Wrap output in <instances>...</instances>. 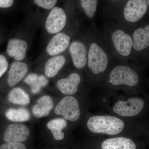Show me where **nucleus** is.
Wrapping results in <instances>:
<instances>
[{
	"label": "nucleus",
	"mask_w": 149,
	"mask_h": 149,
	"mask_svg": "<svg viewBox=\"0 0 149 149\" xmlns=\"http://www.w3.org/2000/svg\"><path fill=\"white\" fill-rule=\"evenodd\" d=\"M29 47L28 42L26 40L19 38L10 39L8 43L7 53L15 61L24 60L27 56Z\"/></svg>",
	"instance_id": "14"
},
{
	"label": "nucleus",
	"mask_w": 149,
	"mask_h": 149,
	"mask_svg": "<svg viewBox=\"0 0 149 149\" xmlns=\"http://www.w3.org/2000/svg\"><path fill=\"white\" fill-rule=\"evenodd\" d=\"M83 77L79 72H72L65 77L58 80L56 86L59 91L66 96H72L77 92Z\"/></svg>",
	"instance_id": "11"
},
{
	"label": "nucleus",
	"mask_w": 149,
	"mask_h": 149,
	"mask_svg": "<svg viewBox=\"0 0 149 149\" xmlns=\"http://www.w3.org/2000/svg\"><path fill=\"white\" fill-rule=\"evenodd\" d=\"M88 51L86 69L89 84L93 85L103 83L108 72L115 63L104 43L101 33L95 22L86 31Z\"/></svg>",
	"instance_id": "1"
},
{
	"label": "nucleus",
	"mask_w": 149,
	"mask_h": 149,
	"mask_svg": "<svg viewBox=\"0 0 149 149\" xmlns=\"http://www.w3.org/2000/svg\"><path fill=\"white\" fill-rule=\"evenodd\" d=\"M8 99L12 103L22 106H26L30 103V97L22 88L17 87L9 93Z\"/></svg>",
	"instance_id": "20"
},
{
	"label": "nucleus",
	"mask_w": 149,
	"mask_h": 149,
	"mask_svg": "<svg viewBox=\"0 0 149 149\" xmlns=\"http://www.w3.org/2000/svg\"><path fill=\"white\" fill-rule=\"evenodd\" d=\"M139 82V76L128 63H115L108 72L103 83L112 88L135 87Z\"/></svg>",
	"instance_id": "3"
},
{
	"label": "nucleus",
	"mask_w": 149,
	"mask_h": 149,
	"mask_svg": "<svg viewBox=\"0 0 149 149\" xmlns=\"http://www.w3.org/2000/svg\"><path fill=\"white\" fill-rule=\"evenodd\" d=\"M55 113L61 116L67 120L75 122L80 118L81 111L79 102L72 96H66L60 101L55 108Z\"/></svg>",
	"instance_id": "10"
},
{
	"label": "nucleus",
	"mask_w": 149,
	"mask_h": 149,
	"mask_svg": "<svg viewBox=\"0 0 149 149\" xmlns=\"http://www.w3.org/2000/svg\"><path fill=\"white\" fill-rule=\"evenodd\" d=\"M39 74L35 73H31L24 78L23 82L29 86L34 84L38 80Z\"/></svg>",
	"instance_id": "27"
},
{
	"label": "nucleus",
	"mask_w": 149,
	"mask_h": 149,
	"mask_svg": "<svg viewBox=\"0 0 149 149\" xmlns=\"http://www.w3.org/2000/svg\"><path fill=\"white\" fill-rule=\"evenodd\" d=\"M87 126L93 133L115 136L124 130L125 124L122 119L116 116L95 115L88 119Z\"/></svg>",
	"instance_id": "5"
},
{
	"label": "nucleus",
	"mask_w": 149,
	"mask_h": 149,
	"mask_svg": "<svg viewBox=\"0 0 149 149\" xmlns=\"http://www.w3.org/2000/svg\"><path fill=\"white\" fill-rule=\"evenodd\" d=\"M74 22H70L63 9L55 7L48 15L45 22L47 32L54 35L68 28Z\"/></svg>",
	"instance_id": "9"
},
{
	"label": "nucleus",
	"mask_w": 149,
	"mask_h": 149,
	"mask_svg": "<svg viewBox=\"0 0 149 149\" xmlns=\"http://www.w3.org/2000/svg\"><path fill=\"white\" fill-rule=\"evenodd\" d=\"M145 102L139 97H131L127 100H120L115 102L113 112L119 116L130 117L139 115L143 109Z\"/></svg>",
	"instance_id": "8"
},
{
	"label": "nucleus",
	"mask_w": 149,
	"mask_h": 149,
	"mask_svg": "<svg viewBox=\"0 0 149 149\" xmlns=\"http://www.w3.org/2000/svg\"><path fill=\"white\" fill-rule=\"evenodd\" d=\"M109 1L113 4L118 3H120V2H122L124 0H108Z\"/></svg>",
	"instance_id": "29"
},
{
	"label": "nucleus",
	"mask_w": 149,
	"mask_h": 149,
	"mask_svg": "<svg viewBox=\"0 0 149 149\" xmlns=\"http://www.w3.org/2000/svg\"><path fill=\"white\" fill-rule=\"evenodd\" d=\"M5 115L9 120L14 122H26L31 117L29 111L23 107L9 109L6 111Z\"/></svg>",
	"instance_id": "21"
},
{
	"label": "nucleus",
	"mask_w": 149,
	"mask_h": 149,
	"mask_svg": "<svg viewBox=\"0 0 149 149\" xmlns=\"http://www.w3.org/2000/svg\"><path fill=\"white\" fill-rule=\"evenodd\" d=\"M8 67V62L6 58L0 54V78L5 73Z\"/></svg>",
	"instance_id": "26"
},
{
	"label": "nucleus",
	"mask_w": 149,
	"mask_h": 149,
	"mask_svg": "<svg viewBox=\"0 0 149 149\" xmlns=\"http://www.w3.org/2000/svg\"><path fill=\"white\" fill-rule=\"evenodd\" d=\"M49 80L47 77L42 74L39 75L37 82L30 86L31 93L33 94H38L40 93L42 88L47 86Z\"/></svg>",
	"instance_id": "23"
},
{
	"label": "nucleus",
	"mask_w": 149,
	"mask_h": 149,
	"mask_svg": "<svg viewBox=\"0 0 149 149\" xmlns=\"http://www.w3.org/2000/svg\"><path fill=\"white\" fill-rule=\"evenodd\" d=\"M148 8L146 0H124L120 11L113 16V22L131 32L133 24L143 17Z\"/></svg>",
	"instance_id": "4"
},
{
	"label": "nucleus",
	"mask_w": 149,
	"mask_h": 149,
	"mask_svg": "<svg viewBox=\"0 0 149 149\" xmlns=\"http://www.w3.org/2000/svg\"><path fill=\"white\" fill-rule=\"evenodd\" d=\"M66 54L50 57L46 61L45 66V74L48 78L56 76L66 64L67 61Z\"/></svg>",
	"instance_id": "16"
},
{
	"label": "nucleus",
	"mask_w": 149,
	"mask_h": 149,
	"mask_svg": "<svg viewBox=\"0 0 149 149\" xmlns=\"http://www.w3.org/2000/svg\"><path fill=\"white\" fill-rule=\"evenodd\" d=\"M67 51L72 64L76 69L83 70L86 68L88 51L86 32L78 33L70 43Z\"/></svg>",
	"instance_id": "7"
},
{
	"label": "nucleus",
	"mask_w": 149,
	"mask_h": 149,
	"mask_svg": "<svg viewBox=\"0 0 149 149\" xmlns=\"http://www.w3.org/2000/svg\"><path fill=\"white\" fill-rule=\"evenodd\" d=\"M0 149H27L24 144L17 142L6 143L1 145Z\"/></svg>",
	"instance_id": "25"
},
{
	"label": "nucleus",
	"mask_w": 149,
	"mask_h": 149,
	"mask_svg": "<svg viewBox=\"0 0 149 149\" xmlns=\"http://www.w3.org/2000/svg\"><path fill=\"white\" fill-rule=\"evenodd\" d=\"M81 8L88 20L92 22L95 20L97 10L98 0H79Z\"/></svg>",
	"instance_id": "22"
},
{
	"label": "nucleus",
	"mask_w": 149,
	"mask_h": 149,
	"mask_svg": "<svg viewBox=\"0 0 149 149\" xmlns=\"http://www.w3.org/2000/svg\"><path fill=\"white\" fill-rule=\"evenodd\" d=\"M67 125V120L61 118L51 120L47 124V128L50 130L54 139L58 141L64 139L65 134L63 130L66 128Z\"/></svg>",
	"instance_id": "19"
},
{
	"label": "nucleus",
	"mask_w": 149,
	"mask_h": 149,
	"mask_svg": "<svg viewBox=\"0 0 149 149\" xmlns=\"http://www.w3.org/2000/svg\"><path fill=\"white\" fill-rule=\"evenodd\" d=\"M58 0H34V2L38 6L45 9H52L55 7Z\"/></svg>",
	"instance_id": "24"
},
{
	"label": "nucleus",
	"mask_w": 149,
	"mask_h": 149,
	"mask_svg": "<svg viewBox=\"0 0 149 149\" xmlns=\"http://www.w3.org/2000/svg\"><path fill=\"white\" fill-rule=\"evenodd\" d=\"M30 131L27 125L22 123H12L6 128L3 135L6 143H22L27 140Z\"/></svg>",
	"instance_id": "12"
},
{
	"label": "nucleus",
	"mask_w": 149,
	"mask_h": 149,
	"mask_svg": "<svg viewBox=\"0 0 149 149\" xmlns=\"http://www.w3.org/2000/svg\"><path fill=\"white\" fill-rule=\"evenodd\" d=\"M14 0H0V8H8L13 5Z\"/></svg>",
	"instance_id": "28"
},
{
	"label": "nucleus",
	"mask_w": 149,
	"mask_h": 149,
	"mask_svg": "<svg viewBox=\"0 0 149 149\" xmlns=\"http://www.w3.org/2000/svg\"><path fill=\"white\" fill-rule=\"evenodd\" d=\"M80 22H75L65 30L54 35L46 47V54L52 57L65 52L72 40L80 32Z\"/></svg>",
	"instance_id": "6"
},
{
	"label": "nucleus",
	"mask_w": 149,
	"mask_h": 149,
	"mask_svg": "<svg viewBox=\"0 0 149 149\" xmlns=\"http://www.w3.org/2000/svg\"><path fill=\"white\" fill-rule=\"evenodd\" d=\"M29 66L25 63L15 61L11 64L7 78L8 86L13 87L19 83L26 76Z\"/></svg>",
	"instance_id": "15"
},
{
	"label": "nucleus",
	"mask_w": 149,
	"mask_h": 149,
	"mask_svg": "<svg viewBox=\"0 0 149 149\" xmlns=\"http://www.w3.org/2000/svg\"><path fill=\"white\" fill-rule=\"evenodd\" d=\"M102 149H136V144L131 139L124 137L109 138L103 141Z\"/></svg>",
	"instance_id": "18"
},
{
	"label": "nucleus",
	"mask_w": 149,
	"mask_h": 149,
	"mask_svg": "<svg viewBox=\"0 0 149 149\" xmlns=\"http://www.w3.org/2000/svg\"><path fill=\"white\" fill-rule=\"evenodd\" d=\"M131 34L133 43L132 56L149 47V24L133 29Z\"/></svg>",
	"instance_id": "13"
},
{
	"label": "nucleus",
	"mask_w": 149,
	"mask_h": 149,
	"mask_svg": "<svg viewBox=\"0 0 149 149\" xmlns=\"http://www.w3.org/2000/svg\"><path fill=\"white\" fill-rule=\"evenodd\" d=\"M146 2L147 4H148V6H149V0H146Z\"/></svg>",
	"instance_id": "30"
},
{
	"label": "nucleus",
	"mask_w": 149,
	"mask_h": 149,
	"mask_svg": "<svg viewBox=\"0 0 149 149\" xmlns=\"http://www.w3.org/2000/svg\"><path fill=\"white\" fill-rule=\"evenodd\" d=\"M54 107L53 100L48 95L41 97L37 101V103L32 108V112L38 118L46 117L49 114Z\"/></svg>",
	"instance_id": "17"
},
{
	"label": "nucleus",
	"mask_w": 149,
	"mask_h": 149,
	"mask_svg": "<svg viewBox=\"0 0 149 149\" xmlns=\"http://www.w3.org/2000/svg\"><path fill=\"white\" fill-rule=\"evenodd\" d=\"M101 33L104 43L115 63H128L133 54L131 32L114 22L104 27Z\"/></svg>",
	"instance_id": "2"
}]
</instances>
